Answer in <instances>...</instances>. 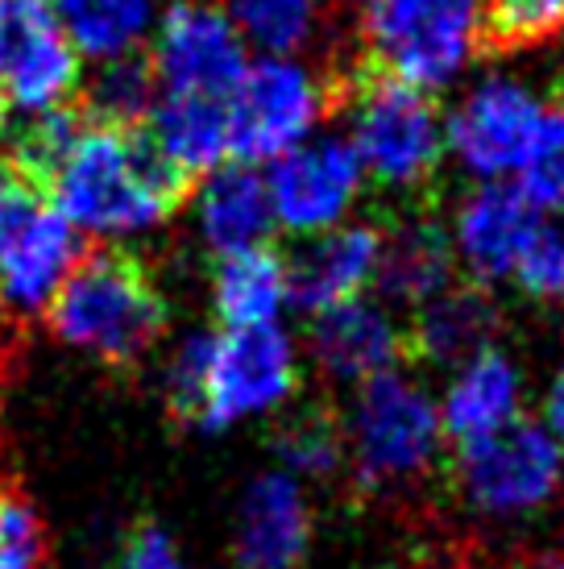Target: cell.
Instances as JSON below:
<instances>
[{"mask_svg":"<svg viewBox=\"0 0 564 569\" xmlns=\"http://www.w3.org/2000/svg\"><path fill=\"white\" fill-rule=\"evenodd\" d=\"M50 204L79 238H138L171 217L188 179L138 129L83 121L63 162L47 174Z\"/></svg>","mask_w":564,"mask_h":569,"instance_id":"obj_1","label":"cell"},{"mask_svg":"<svg viewBox=\"0 0 564 569\" xmlns=\"http://www.w3.org/2000/svg\"><path fill=\"white\" fill-rule=\"evenodd\" d=\"M50 329L63 346L95 362H138L162 337L167 303L141 262L117 250L79 258L59 296L47 308Z\"/></svg>","mask_w":564,"mask_h":569,"instance_id":"obj_2","label":"cell"},{"mask_svg":"<svg viewBox=\"0 0 564 569\" xmlns=\"http://www.w3.org/2000/svg\"><path fill=\"white\" fill-rule=\"evenodd\" d=\"M345 466L365 490L391 495L432 475L444 449V425L432 391L403 370L361 382L345 425Z\"/></svg>","mask_w":564,"mask_h":569,"instance_id":"obj_3","label":"cell"},{"mask_svg":"<svg viewBox=\"0 0 564 569\" xmlns=\"http://www.w3.org/2000/svg\"><path fill=\"white\" fill-rule=\"evenodd\" d=\"M361 38L377 76L440 92L486 42V0H361Z\"/></svg>","mask_w":564,"mask_h":569,"instance_id":"obj_4","label":"cell"},{"mask_svg":"<svg viewBox=\"0 0 564 569\" xmlns=\"http://www.w3.org/2000/svg\"><path fill=\"white\" fill-rule=\"evenodd\" d=\"M456 490L473 516L523 523L544 516L564 490V445L544 420H515L494 437L456 445Z\"/></svg>","mask_w":564,"mask_h":569,"instance_id":"obj_5","label":"cell"},{"mask_svg":"<svg viewBox=\"0 0 564 569\" xmlns=\"http://www.w3.org/2000/svg\"><path fill=\"white\" fill-rule=\"evenodd\" d=\"M79 258V233L42 183L0 162V308L13 317L47 312Z\"/></svg>","mask_w":564,"mask_h":569,"instance_id":"obj_6","label":"cell"},{"mask_svg":"<svg viewBox=\"0 0 564 569\" xmlns=\"http://www.w3.org/2000/svg\"><path fill=\"white\" fill-rule=\"evenodd\" d=\"M349 146L357 150L365 179L411 191L444 162V117L427 92L374 71L349 100Z\"/></svg>","mask_w":564,"mask_h":569,"instance_id":"obj_7","label":"cell"},{"mask_svg":"<svg viewBox=\"0 0 564 569\" xmlns=\"http://www.w3.org/2000/svg\"><path fill=\"white\" fill-rule=\"evenodd\" d=\"M224 104H229L233 162L270 167L286 150L315 138L329 112V83L299 54H262L250 59Z\"/></svg>","mask_w":564,"mask_h":569,"instance_id":"obj_8","label":"cell"},{"mask_svg":"<svg viewBox=\"0 0 564 569\" xmlns=\"http://www.w3.org/2000/svg\"><path fill=\"white\" fill-rule=\"evenodd\" d=\"M299 387V353L282 325L212 332L204 399L191 425L224 432L245 420L279 411Z\"/></svg>","mask_w":564,"mask_h":569,"instance_id":"obj_9","label":"cell"},{"mask_svg":"<svg viewBox=\"0 0 564 569\" xmlns=\"http://www.w3.org/2000/svg\"><path fill=\"white\" fill-rule=\"evenodd\" d=\"M548 100L527 80L494 71L465 88L444 117V154L477 183L515 179L532 150Z\"/></svg>","mask_w":564,"mask_h":569,"instance_id":"obj_10","label":"cell"},{"mask_svg":"<svg viewBox=\"0 0 564 569\" xmlns=\"http://www.w3.org/2000/svg\"><path fill=\"white\" fill-rule=\"evenodd\" d=\"M150 71L162 96H212L229 100L250 67V47L236 33L229 9L212 0H171L150 33Z\"/></svg>","mask_w":564,"mask_h":569,"instance_id":"obj_11","label":"cell"},{"mask_svg":"<svg viewBox=\"0 0 564 569\" xmlns=\"http://www.w3.org/2000/svg\"><path fill=\"white\" fill-rule=\"evenodd\" d=\"M83 83V59L71 47L50 0H0V92L9 109H67Z\"/></svg>","mask_w":564,"mask_h":569,"instance_id":"obj_12","label":"cell"},{"mask_svg":"<svg viewBox=\"0 0 564 569\" xmlns=\"http://www.w3.org/2000/svg\"><path fill=\"white\" fill-rule=\"evenodd\" d=\"M365 188L357 150L345 133H315L266 167V191L274 229L315 238L353 217Z\"/></svg>","mask_w":564,"mask_h":569,"instance_id":"obj_13","label":"cell"},{"mask_svg":"<svg viewBox=\"0 0 564 569\" xmlns=\"http://www.w3.org/2000/svg\"><path fill=\"white\" fill-rule=\"evenodd\" d=\"M540 224L544 217L527 204V196L515 183H477L449 221V246L456 267L477 287L502 283L515 274Z\"/></svg>","mask_w":564,"mask_h":569,"instance_id":"obj_14","label":"cell"},{"mask_svg":"<svg viewBox=\"0 0 564 569\" xmlns=\"http://www.w3.org/2000/svg\"><path fill=\"white\" fill-rule=\"evenodd\" d=\"M403 349H407V329L394 320L391 303L374 296H357L315 312L308 332V353L320 366V375L345 387L391 375Z\"/></svg>","mask_w":564,"mask_h":569,"instance_id":"obj_15","label":"cell"},{"mask_svg":"<svg viewBox=\"0 0 564 569\" xmlns=\"http://www.w3.org/2000/svg\"><path fill=\"white\" fill-rule=\"evenodd\" d=\"M377 253H382V229L370 221H345L303 238L286 258V279H291V303L299 312H324L345 300H357L374 287Z\"/></svg>","mask_w":564,"mask_h":569,"instance_id":"obj_16","label":"cell"},{"mask_svg":"<svg viewBox=\"0 0 564 569\" xmlns=\"http://www.w3.org/2000/svg\"><path fill=\"white\" fill-rule=\"evenodd\" d=\"M312 545V507L303 482L282 470L258 475L241 495L233 557L241 569H295Z\"/></svg>","mask_w":564,"mask_h":569,"instance_id":"obj_17","label":"cell"},{"mask_svg":"<svg viewBox=\"0 0 564 569\" xmlns=\"http://www.w3.org/2000/svg\"><path fill=\"white\" fill-rule=\"evenodd\" d=\"M523 399H527L523 366L498 346L482 349L461 366H453V375L440 391L436 408L444 437L456 445L494 437L515 420H523Z\"/></svg>","mask_w":564,"mask_h":569,"instance_id":"obj_18","label":"cell"},{"mask_svg":"<svg viewBox=\"0 0 564 569\" xmlns=\"http://www.w3.org/2000/svg\"><path fill=\"white\" fill-rule=\"evenodd\" d=\"M195 229L216 258L266 246L274 233L266 174L245 162H224L208 171L195 191Z\"/></svg>","mask_w":564,"mask_h":569,"instance_id":"obj_19","label":"cell"},{"mask_svg":"<svg viewBox=\"0 0 564 569\" xmlns=\"http://www.w3.org/2000/svg\"><path fill=\"white\" fill-rule=\"evenodd\" d=\"M456 283V258L449 229L436 221H403L382 233L374 287L391 308H423Z\"/></svg>","mask_w":564,"mask_h":569,"instance_id":"obj_20","label":"cell"},{"mask_svg":"<svg viewBox=\"0 0 564 569\" xmlns=\"http://www.w3.org/2000/svg\"><path fill=\"white\" fill-rule=\"evenodd\" d=\"M145 138L183 179L208 174L229 154V104L212 96H162L145 117Z\"/></svg>","mask_w":564,"mask_h":569,"instance_id":"obj_21","label":"cell"},{"mask_svg":"<svg viewBox=\"0 0 564 569\" xmlns=\"http://www.w3.org/2000/svg\"><path fill=\"white\" fill-rule=\"evenodd\" d=\"M498 325H502L498 303L490 300L482 287L453 283L449 291H440L436 300H427L423 308H415L407 341L423 362L449 366V370H453V366H461L465 358L494 346Z\"/></svg>","mask_w":564,"mask_h":569,"instance_id":"obj_22","label":"cell"},{"mask_svg":"<svg viewBox=\"0 0 564 569\" xmlns=\"http://www.w3.org/2000/svg\"><path fill=\"white\" fill-rule=\"evenodd\" d=\"M212 300H216V317L224 329L279 325L282 312L291 308L286 258L270 246L220 258L216 274H212Z\"/></svg>","mask_w":564,"mask_h":569,"instance_id":"obj_23","label":"cell"},{"mask_svg":"<svg viewBox=\"0 0 564 569\" xmlns=\"http://www.w3.org/2000/svg\"><path fill=\"white\" fill-rule=\"evenodd\" d=\"M79 59L112 63L138 54L158 26V0H50Z\"/></svg>","mask_w":564,"mask_h":569,"instance_id":"obj_24","label":"cell"},{"mask_svg":"<svg viewBox=\"0 0 564 569\" xmlns=\"http://www.w3.org/2000/svg\"><path fill=\"white\" fill-rule=\"evenodd\" d=\"M236 33L262 54H299L320 38L324 0H229Z\"/></svg>","mask_w":564,"mask_h":569,"instance_id":"obj_25","label":"cell"},{"mask_svg":"<svg viewBox=\"0 0 564 569\" xmlns=\"http://www.w3.org/2000/svg\"><path fill=\"white\" fill-rule=\"evenodd\" d=\"M158 100V80L150 63L129 54V59H112L100 63L95 80L88 83V112L100 126L138 129Z\"/></svg>","mask_w":564,"mask_h":569,"instance_id":"obj_26","label":"cell"},{"mask_svg":"<svg viewBox=\"0 0 564 569\" xmlns=\"http://www.w3.org/2000/svg\"><path fill=\"white\" fill-rule=\"evenodd\" d=\"M515 188L540 217H564V100L544 109L540 133L515 174Z\"/></svg>","mask_w":564,"mask_h":569,"instance_id":"obj_27","label":"cell"},{"mask_svg":"<svg viewBox=\"0 0 564 569\" xmlns=\"http://www.w3.org/2000/svg\"><path fill=\"white\" fill-rule=\"evenodd\" d=\"M274 453H279L282 475L299 478V482L303 478H332L345 470V432L329 416L308 411L282 428Z\"/></svg>","mask_w":564,"mask_h":569,"instance_id":"obj_28","label":"cell"},{"mask_svg":"<svg viewBox=\"0 0 564 569\" xmlns=\"http://www.w3.org/2000/svg\"><path fill=\"white\" fill-rule=\"evenodd\" d=\"M88 117H79L71 109H50V112H33L26 117V126L17 129L13 138V167L26 171L30 179L47 183V174L63 162V154L71 150V142L79 138Z\"/></svg>","mask_w":564,"mask_h":569,"instance_id":"obj_29","label":"cell"},{"mask_svg":"<svg viewBox=\"0 0 564 569\" xmlns=\"http://www.w3.org/2000/svg\"><path fill=\"white\" fill-rule=\"evenodd\" d=\"M564 30V0H486V38L532 47Z\"/></svg>","mask_w":564,"mask_h":569,"instance_id":"obj_30","label":"cell"},{"mask_svg":"<svg viewBox=\"0 0 564 569\" xmlns=\"http://www.w3.org/2000/svg\"><path fill=\"white\" fill-rule=\"evenodd\" d=\"M511 283L535 303H564V229L540 224V233L518 258Z\"/></svg>","mask_w":564,"mask_h":569,"instance_id":"obj_31","label":"cell"},{"mask_svg":"<svg viewBox=\"0 0 564 569\" xmlns=\"http://www.w3.org/2000/svg\"><path fill=\"white\" fill-rule=\"evenodd\" d=\"M208 353H212V332H191L174 346L171 362H167V399L179 420H195L200 399H204L208 379Z\"/></svg>","mask_w":564,"mask_h":569,"instance_id":"obj_32","label":"cell"},{"mask_svg":"<svg viewBox=\"0 0 564 569\" xmlns=\"http://www.w3.org/2000/svg\"><path fill=\"white\" fill-rule=\"evenodd\" d=\"M42 553V523L21 495H0V557L38 561Z\"/></svg>","mask_w":564,"mask_h":569,"instance_id":"obj_33","label":"cell"},{"mask_svg":"<svg viewBox=\"0 0 564 569\" xmlns=\"http://www.w3.org/2000/svg\"><path fill=\"white\" fill-rule=\"evenodd\" d=\"M112 569H183V557H179V545L162 523H141L125 540Z\"/></svg>","mask_w":564,"mask_h":569,"instance_id":"obj_34","label":"cell"},{"mask_svg":"<svg viewBox=\"0 0 564 569\" xmlns=\"http://www.w3.org/2000/svg\"><path fill=\"white\" fill-rule=\"evenodd\" d=\"M544 425H548L552 437L564 445V362L552 370L548 391H544Z\"/></svg>","mask_w":564,"mask_h":569,"instance_id":"obj_35","label":"cell"},{"mask_svg":"<svg viewBox=\"0 0 564 569\" xmlns=\"http://www.w3.org/2000/svg\"><path fill=\"white\" fill-rule=\"evenodd\" d=\"M0 569H42L38 561H26V557H0Z\"/></svg>","mask_w":564,"mask_h":569,"instance_id":"obj_36","label":"cell"},{"mask_svg":"<svg viewBox=\"0 0 564 569\" xmlns=\"http://www.w3.org/2000/svg\"><path fill=\"white\" fill-rule=\"evenodd\" d=\"M4 121H9V100H4V92H0V133H4Z\"/></svg>","mask_w":564,"mask_h":569,"instance_id":"obj_37","label":"cell"},{"mask_svg":"<svg viewBox=\"0 0 564 569\" xmlns=\"http://www.w3.org/2000/svg\"><path fill=\"white\" fill-rule=\"evenodd\" d=\"M535 569H564V557H548V561H540Z\"/></svg>","mask_w":564,"mask_h":569,"instance_id":"obj_38","label":"cell"}]
</instances>
